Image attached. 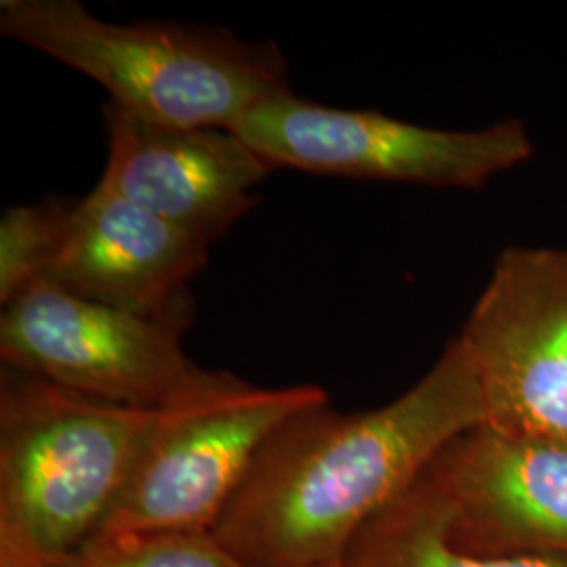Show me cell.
<instances>
[{"mask_svg":"<svg viewBox=\"0 0 567 567\" xmlns=\"http://www.w3.org/2000/svg\"><path fill=\"white\" fill-rule=\"evenodd\" d=\"M163 412L0 365V567L65 566L121 498Z\"/></svg>","mask_w":567,"mask_h":567,"instance_id":"2","label":"cell"},{"mask_svg":"<svg viewBox=\"0 0 567 567\" xmlns=\"http://www.w3.org/2000/svg\"><path fill=\"white\" fill-rule=\"evenodd\" d=\"M454 547L486 557H567V442L477 426L426 468Z\"/></svg>","mask_w":567,"mask_h":567,"instance_id":"8","label":"cell"},{"mask_svg":"<svg viewBox=\"0 0 567 567\" xmlns=\"http://www.w3.org/2000/svg\"><path fill=\"white\" fill-rule=\"evenodd\" d=\"M70 206L44 203L13 206L0 221V303L18 301L44 282L60 250Z\"/></svg>","mask_w":567,"mask_h":567,"instance_id":"13","label":"cell"},{"mask_svg":"<svg viewBox=\"0 0 567 567\" xmlns=\"http://www.w3.org/2000/svg\"><path fill=\"white\" fill-rule=\"evenodd\" d=\"M208 248L100 182L70 206L47 282L95 303L164 316L192 303L187 282L208 264Z\"/></svg>","mask_w":567,"mask_h":567,"instance_id":"10","label":"cell"},{"mask_svg":"<svg viewBox=\"0 0 567 567\" xmlns=\"http://www.w3.org/2000/svg\"><path fill=\"white\" fill-rule=\"evenodd\" d=\"M484 425L477 372L454 337L425 377L389 404L339 412L324 402L288 416L265 440L213 536L248 567L343 559L444 447Z\"/></svg>","mask_w":567,"mask_h":567,"instance_id":"1","label":"cell"},{"mask_svg":"<svg viewBox=\"0 0 567 567\" xmlns=\"http://www.w3.org/2000/svg\"><path fill=\"white\" fill-rule=\"evenodd\" d=\"M344 567H567V557H486L454 547L446 511L423 475L344 550Z\"/></svg>","mask_w":567,"mask_h":567,"instance_id":"11","label":"cell"},{"mask_svg":"<svg viewBox=\"0 0 567 567\" xmlns=\"http://www.w3.org/2000/svg\"><path fill=\"white\" fill-rule=\"evenodd\" d=\"M236 133L274 168L431 187H482L534 154L522 122L446 131L305 102L292 91L259 103Z\"/></svg>","mask_w":567,"mask_h":567,"instance_id":"6","label":"cell"},{"mask_svg":"<svg viewBox=\"0 0 567 567\" xmlns=\"http://www.w3.org/2000/svg\"><path fill=\"white\" fill-rule=\"evenodd\" d=\"M324 402L322 386H257L217 370L200 393L164 408L128 484L95 536L213 532L265 440L288 416Z\"/></svg>","mask_w":567,"mask_h":567,"instance_id":"4","label":"cell"},{"mask_svg":"<svg viewBox=\"0 0 567 567\" xmlns=\"http://www.w3.org/2000/svg\"><path fill=\"white\" fill-rule=\"evenodd\" d=\"M309 567H344L343 559H337V561H326V564H318V566Z\"/></svg>","mask_w":567,"mask_h":567,"instance_id":"14","label":"cell"},{"mask_svg":"<svg viewBox=\"0 0 567 567\" xmlns=\"http://www.w3.org/2000/svg\"><path fill=\"white\" fill-rule=\"evenodd\" d=\"M105 126L102 182L208 244L259 204L252 189L276 171L236 131L145 121L112 102Z\"/></svg>","mask_w":567,"mask_h":567,"instance_id":"9","label":"cell"},{"mask_svg":"<svg viewBox=\"0 0 567 567\" xmlns=\"http://www.w3.org/2000/svg\"><path fill=\"white\" fill-rule=\"evenodd\" d=\"M0 32L100 82L110 102L173 126H236L288 93L274 42L175 23H112L79 0H2Z\"/></svg>","mask_w":567,"mask_h":567,"instance_id":"3","label":"cell"},{"mask_svg":"<svg viewBox=\"0 0 567 567\" xmlns=\"http://www.w3.org/2000/svg\"><path fill=\"white\" fill-rule=\"evenodd\" d=\"M189 322L192 303L142 316L44 280L2 307L0 358L95 400L164 410L194 398L217 374L185 355Z\"/></svg>","mask_w":567,"mask_h":567,"instance_id":"5","label":"cell"},{"mask_svg":"<svg viewBox=\"0 0 567 567\" xmlns=\"http://www.w3.org/2000/svg\"><path fill=\"white\" fill-rule=\"evenodd\" d=\"M61 567H248L213 532H118L93 536Z\"/></svg>","mask_w":567,"mask_h":567,"instance_id":"12","label":"cell"},{"mask_svg":"<svg viewBox=\"0 0 567 567\" xmlns=\"http://www.w3.org/2000/svg\"><path fill=\"white\" fill-rule=\"evenodd\" d=\"M486 426L567 442V248H507L458 334Z\"/></svg>","mask_w":567,"mask_h":567,"instance_id":"7","label":"cell"}]
</instances>
